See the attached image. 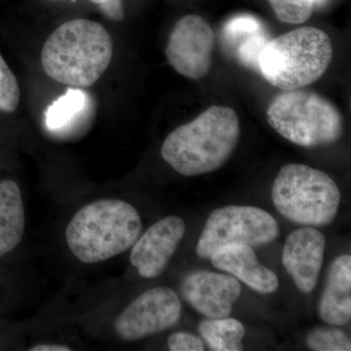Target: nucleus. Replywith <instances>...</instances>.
<instances>
[{"label": "nucleus", "mask_w": 351, "mask_h": 351, "mask_svg": "<svg viewBox=\"0 0 351 351\" xmlns=\"http://www.w3.org/2000/svg\"><path fill=\"white\" fill-rule=\"evenodd\" d=\"M239 138V117L234 110L212 106L193 121L171 132L164 141L161 156L179 174H207L230 158Z\"/></svg>", "instance_id": "nucleus-1"}, {"label": "nucleus", "mask_w": 351, "mask_h": 351, "mask_svg": "<svg viewBox=\"0 0 351 351\" xmlns=\"http://www.w3.org/2000/svg\"><path fill=\"white\" fill-rule=\"evenodd\" d=\"M112 38L99 23L69 21L51 34L41 51L44 71L71 88H88L105 73L112 60Z\"/></svg>", "instance_id": "nucleus-2"}, {"label": "nucleus", "mask_w": 351, "mask_h": 351, "mask_svg": "<svg viewBox=\"0 0 351 351\" xmlns=\"http://www.w3.org/2000/svg\"><path fill=\"white\" fill-rule=\"evenodd\" d=\"M135 207L120 199H100L76 212L66 228V241L80 262H106L130 249L142 232Z\"/></svg>", "instance_id": "nucleus-3"}, {"label": "nucleus", "mask_w": 351, "mask_h": 351, "mask_svg": "<svg viewBox=\"0 0 351 351\" xmlns=\"http://www.w3.org/2000/svg\"><path fill=\"white\" fill-rule=\"evenodd\" d=\"M332 59V41L326 32L301 27L265 44L258 58V71L272 86L290 91L317 82Z\"/></svg>", "instance_id": "nucleus-4"}, {"label": "nucleus", "mask_w": 351, "mask_h": 351, "mask_svg": "<svg viewBox=\"0 0 351 351\" xmlns=\"http://www.w3.org/2000/svg\"><path fill=\"white\" fill-rule=\"evenodd\" d=\"M267 121L286 140L304 147L338 142L343 119L334 104L320 94L297 89L277 95L267 110Z\"/></svg>", "instance_id": "nucleus-5"}, {"label": "nucleus", "mask_w": 351, "mask_h": 351, "mask_svg": "<svg viewBox=\"0 0 351 351\" xmlns=\"http://www.w3.org/2000/svg\"><path fill=\"white\" fill-rule=\"evenodd\" d=\"M271 195L274 206L286 219L315 228L332 223L341 203V193L334 180L304 164L283 166Z\"/></svg>", "instance_id": "nucleus-6"}, {"label": "nucleus", "mask_w": 351, "mask_h": 351, "mask_svg": "<svg viewBox=\"0 0 351 351\" xmlns=\"http://www.w3.org/2000/svg\"><path fill=\"white\" fill-rule=\"evenodd\" d=\"M278 234L276 219L261 208L234 205L219 208L212 212L205 223L196 254L207 258L226 245L263 246L271 243Z\"/></svg>", "instance_id": "nucleus-7"}, {"label": "nucleus", "mask_w": 351, "mask_h": 351, "mask_svg": "<svg viewBox=\"0 0 351 351\" xmlns=\"http://www.w3.org/2000/svg\"><path fill=\"white\" fill-rule=\"evenodd\" d=\"M182 315L179 295L160 286L145 291L119 314L114 330L122 341H135L174 327Z\"/></svg>", "instance_id": "nucleus-8"}, {"label": "nucleus", "mask_w": 351, "mask_h": 351, "mask_svg": "<svg viewBox=\"0 0 351 351\" xmlns=\"http://www.w3.org/2000/svg\"><path fill=\"white\" fill-rule=\"evenodd\" d=\"M215 46V32L204 18L186 15L171 32L166 57L180 75L199 80L209 73Z\"/></svg>", "instance_id": "nucleus-9"}, {"label": "nucleus", "mask_w": 351, "mask_h": 351, "mask_svg": "<svg viewBox=\"0 0 351 351\" xmlns=\"http://www.w3.org/2000/svg\"><path fill=\"white\" fill-rule=\"evenodd\" d=\"M186 233L180 217L168 216L156 221L132 246L130 263L144 278H156L167 269Z\"/></svg>", "instance_id": "nucleus-10"}, {"label": "nucleus", "mask_w": 351, "mask_h": 351, "mask_svg": "<svg viewBox=\"0 0 351 351\" xmlns=\"http://www.w3.org/2000/svg\"><path fill=\"white\" fill-rule=\"evenodd\" d=\"M182 293L197 313L207 318H225L232 314L241 285L234 277L202 270L186 277Z\"/></svg>", "instance_id": "nucleus-11"}, {"label": "nucleus", "mask_w": 351, "mask_h": 351, "mask_svg": "<svg viewBox=\"0 0 351 351\" xmlns=\"http://www.w3.org/2000/svg\"><path fill=\"white\" fill-rule=\"evenodd\" d=\"M324 235L306 226L289 235L284 244L282 263L301 292H313L324 260Z\"/></svg>", "instance_id": "nucleus-12"}, {"label": "nucleus", "mask_w": 351, "mask_h": 351, "mask_svg": "<svg viewBox=\"0 0 351 351\" xmlns=\"http://www.w3.org/2000/svg\"><path fill=\"white\" fill-rule=\"evenodd\" d=\"M210 258L215 267L237 277L260 294H271L278 289L276 274L258 262L253 247L226 245L215 251Z\"/></svg>", "instance_id": "nucleus-13"}, {"label": "nucleus", "mask_w": 351, "mask_h": 351, "mask_svg": "<svg viewBox=\"0 0 351 351\" xmlns=\"http://www.w3.org/2000/svg\"><path fill=\"white\" fill-rule=\"evenodd\" d=\"M221 34L226 49L240 64L258 71V58L265 44L271 39L262 21L249 14H240L223 25Z\"/></svg>", "instance_id": "nucleus-14"}, {"label": "nucleus", "mask_w": 351, "mask_h": 351, "mask_svg": "<svg viewBox=\"0 0 351 351\" xmlns=\"http://www.w3.org/2000/svg\"><path fill=\"white\" fill-rule=\"evenodd\" d=\"M318 313L327 324L343 326L351 318V257L343 255L332 262Z\"/></svg>", "instance_id": "nucleus-15"}, {"label": "nucleus", "mask_w": 351, "mask_h": 351, "mask_svg": "<svg viewBox=\"0 0 351 351\" xmlns=\"http://www.w3.org/2000/svg\"><path fill=\"white\" fill-rule=\"evenodd\" d=\"M25 228V213L22 193L12 180L0 182V258L15 250Z\"/></svg>", "instance_id": "nucleus-16"}, {"label": "nucleus", "mask_w": 351, "mask_h": 351, "mask_svg": "<svg viewBox=\"0 0 351 351\" xmlns=\"http://www.w3.org/2000/svg\"><path fill=\"white\" fill-rule=\"evenodd\" d=\"M198 330L212 350H243L246 330L243 324L234 318H207L201 321Z\"/></svg>", "instance_id": "nucleus-17"}, {"label": "nucleus", "mask_w": 351, "mask_h": 351, "mask_svg": "<svg viewBox=\"0 0 351 351\" xmlns=\"http://www.w3.org/2000/svg\"><path fill=\"white\" fill-rule=\"evenodd\" d=\"M87 97L80 88H69L48 108L45 113L46 125L51 130H58L71 123L86 106Z\"/></svg>", "instance_id": "nucleus-18"}, {"label": "nucleus", "mask_w": 351, "mask_h": 351, "mask_svg": "<svg viewBox=\"0 0 351 351\" xmlns=\"http://www.w3.org/2000/svg\"><path fill=\"white\" fill-rule=\"evenodd\" d=\"M309 350L315 351H350V337L341 330L318 327L311 330L306 338Z\"/></svg>", "instance_id": "nucleus-19"}, {"label": "nucleus", "mask_w": 351, "mask_h": 351, "mask_svg": "<svg viewBox=\"0 0 351 351\" xmlns=\"http://www.w3.org/2000/svg\"><path fill=\"white\" fill-rule=\"evenodd\" d=\"M276 17L288 24H304L313 12V0H267Z\"/></svg>", "instance_id": "nucleus-20"}, {"label": "nucleus", "mask_w": 351, "mask_h": 351, "mask_svg": "<svg viewBox=\"0 0 351 351\" xmlns=\"http://www.w3.org/2000/svg\"><path fill=\"white\" fill-rule=\"evenodd\" d=\"M20 95L17 78L0 55V110L15 112L19 106Z\"/></svg>", "instance_id": "nucleus-21"}, {"label": "nucleus", "mask_w": 351, "mask_h": 351, "mask_svg": "<svg viewBox=\"0 0 351 351\" xmlns=\"http://www.w3.org/2000/svg\"><path fill=\"white\" fill-rule=\"evenodd\" d=\"M168 348L171 351H202L204 345L198 337L191 332H176L168 338Z\"/></svg>", "instance_id": "nucleus-22"}, {"label": "nucleus", "mask_w": 351, "mask_h": 351, "mask_svg": "<svg viewBox=\"0 0 351 351\" xmlns=\"http://www.w3.org/2000/svg\"><path fill=\"white\" fill-rule=\"evenodd\" d=\"M103 12L110 19L120 21L124 19L123 9L120 0H108L104 3L99 4Z\"/></svg>", "instance_id": "nucleus-23"}, {"label": "nucleus", "mask_w": 351, "mask_h": 351, "mask_svg": "<svg viewBox=\"0 0 351 351\" xmlns=\"http://www.w3.org/2000/svg\"><path fill=\"white\" fill-rule=\"evenodd\" d=\"M29 351H71V348L68 346L61 343H40L32 346Z\"/></svg>", "instance_id": "nucleus-24"}, {"label": "nucleus", "mask_w": 351, "mask_h": 351, "mask_svg": "<svg viewBox=\"0 0 351 351\" xmlns=\"http://www.w3.org/2000/svg\"><path fill=\"white\" fill-rule=\"evenodd\" d=\"M328 0H313L314 6H322L324 5Z\"/></svg>", "instance_id": "nucleus-25"}, {"label": "nucleus", "mask_w": 351, "mask_h": 351, "mask_svg": "<svg viewBox=\"0 0 351 351\" xmlns=\"http://www.w3.org/2000/svg\"><path fill=\"white\" fill-rule=\"evenodd\" d=\"M90 1L94 2L96 4L104 3V2L108 1V0H90Z\"/></svg>", "instance_id": "nucleus-26"}, {"label": "nucleus", "mask_w": 351, "mask_h": 351, "mask_svg": "<svg viewBox=\"0 0 351 351\" xmlns=\"http://www.w3.org/2000/svg\"><path fill=\"white\" fill-rule=\"evenodd\" d=\"M50 1H56V0H50Z\"/></svg>", "instance_id": "nucleus-27"}]
</instances>
